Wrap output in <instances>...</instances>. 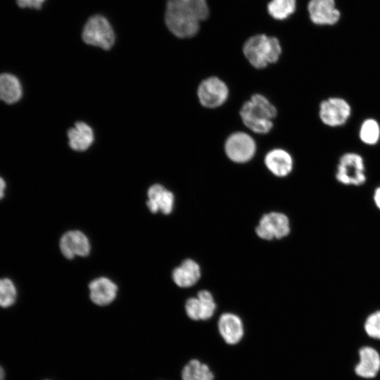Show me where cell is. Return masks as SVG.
<instances>
[{"instance_id": "13", "label": "cell", "mask_w": 380, "mask_h": 380, "mask_svg": "<svg viewBox=\"0 0 380 380\" xmlns=\"http://www.w3.org/2000/svg\"><path fill=\"white\" fill-rule=\"evenodd\" d=\"M146 205L153 213L160 211L165 215L170 214L173 208L174 195L160 184L152 185L148 190Z\"/></svg>"}, {"instance_id": "1", "label": "cell", "mask_w": 380, "mask_h": 380, "mask_svg": "<svg viewBox=\"0 0 380 380\" xmlns=\"http://www.w3.org/2000/svg\"><path fill=\"white\" fill-rule=\"evenodd\" d=\"M209 15L205 0H168L165 14L169 30L179 38L195 36Z\"/></svg>"}, {"instance_id": "2", "label": "cell", "mask_w": 380, "mask_h": 380, "mask_svg": "<svg viewBox=\"0 0 380 380\" xmlns=\"http://www.w3.org/2000/svg\"><path fill=\"white\" fill-rule=\"evenodd\" d=\"M274 106L263 95L253 94L241 108L240 116L243 124L258 134H267L273 127L277 115Z\"/></svg>"}, {"instance_id": "24", "label": "cell", "mask_w": 380, "mask_h": 380, "mask_svg": "<svg viewBox=\"0 0 380 380\" xmlns=\"http://www.w3.org/2000/svg\"><path fill=\"white\" fill-rule=\"evenodd\" d=\"M362 327L369 337L380 341V309L370 312L365 317Z\"/></svg>"}, {"instance_id": "18", "label": "cell", "mask_w": 380, "mask_h": 380, "mask_svg": "<svg viewBox=\"0 0 380 380\" xmlns=\"http://www.w3.org/2000/svg\"><path fill=\"white\" fill-rule=\"evenodd\" d=\"M70 146L75 151L87 150L93 143L92 129L85 122H77L68 132Z\"/></svg>"}, {"instance_id": "12", "label": "cell", "mask_w": 380, "mask_h": 380, "mask_svg": "<svg viewBox=\"0 0 380 380\" xmlns=\"http://www.w3.org/2000/svg\"><path fill=\"white\" fill-rule=\"evenodd\" d=\"M59 246L63 255L68 259L76 255L84 257L90 252L89 239L80 231L73 230L65 233L60 239Z\"/></svg>"}, {"instance_id": "29", "label": "cell", "mask_w": 380, "mask_h": 380, "mask_svg": "<svg viewBox=\"0 0 380 380\" xmlns=\"http://www.w3.org/2000/svg\"><path fill=\"white\" fill-rule=\"evenodd\" d=\"M6 182L4 179V178L0 176V201H1L4 198L6 194Z\"/></svg>"}, {"instance_id": "9", "label": "cell", "mask_w": 380, "mask_h": 380, "mask_svg": "<svg viewBox=\"0 0 380 380\" xmlns=\"http://www.w3.org/2000/svg\"><path fill=\"white\" fill-rule=\"evenodd\" d=\"M255 232L262 239H281L290 232L289 218L284 213L278 212L265 214L261 217Z\"/></svg>"}, {"instance_id": "11", "label": "cell", "mask_w": 380, "mask_h": 380, "mask_svg": "<svg viewBox=\"0 0 380 380\" xmlns=\"http://www.w3.org/2000/svg\"><path fill=\"white\" fill-rule=\"evenodd\" d=\"M359 360L354 367L355 374L362 379H369L380 372V353L370 346H362L358 350Z\"/></svg>"}, {"instance_id": "7", "label": "cell", "mask_w": 380, "mask_h": 380, "mask_svg": "<svg viewBox=\"0 0 380 380\" xmlns=\"http://www.w3.org/2000/svg\"><path fill=\"white\" fill-rule=\"evenodd\" d=\"M224 151L232 161L243 163L249 161L255 155L256 144L254 139L243 132L232 134L226 140Z\"/></svg>"}, {"instance_id": "15", "label": "cell", "mask_w": 380, "mask_h": 380, "mask_svg": "<svg viewBox=\"0 0 380 380\" xmlns=\"http://www.w3.org/2000/svg\"><path fill=\"white\" fill-rule=\"evenodd\" d=\"M91 301L100 306L107 305L116 297L118 287L115 283L106 277H99L89 285Z\"/></svg>"}, {"instance_id": "16", "label": "cell", "mask_w": 380, "mask_h": 380, "mask_svg": "<svg viewBox=\"0 0 380 380\" xmlns=\"http://www.w3.org/2000/svg\"><path fill=\"white\" fill-rule=\"evenodd\" d=\"M265 164L273 175L280 177L288 175L293 169L291 156L281 148L270 151L265 157Z\"/></svg>"}, {"instance_id": "26", "label": "cell", "mask_w": 380, "mask_h": 380, "mask_svg": "<svg viewBox=\"0 0 380 380\" xmlns=\"http://www.w3.org/2000/svg\"><path fill=\"white\" fill-rule=\"evenodd\" d=\"M185 310L188 317L191 319H201V310L198 298H189L185 304Z\"/></svg>"}, {"instance_id": "20", "label": "cell", "mask_w": 380, "mask_h": 380, "mask_svg": "<svg viewBox=\"0 0 380 380\" xmlns=\"http://www.w3.org/2000/svg\"><path fill=\"white\" fill-rule=\"evenodd\" d=\"M358 137L365 145L374 146L380 141V124L375 118L365 119L359 128Z\"/></svg>"}, {"instance_id": "22", "label": "cell", "mask_w": 380, "mask_h": 380, "mask_svg": "<svg viewBox=\"0 0 380 380\" xmlns=\"http://www.w3.org/2000/svg\"><path fill=\"white\" fill-rule=\"evenodd\" d=\"M18 298V289L14 281L8 277L0 278V308L13 306Z\"/></svg>"}, {"instance_id": "10", "label": "cell", "mask_w": 380, "mask_h": 380, "mask_svg": "<svg viewBox=\"0 0 380 380\" xmlns=\"http://www.w3.org/2000/svg\"><path fill=\"white\" fill-rule=\"evenodd\" d=\"M308 11L311 21L319 25H334L341 17L334 0H310Z\"/></svg>"}, {"instance_id": "17", "label": "cell", "mask_w": 380, "mask_h": 380, "mask_svg": "<svg viewBox=\"0 0 380 380\" xmlns=\"http://www.w3.org/2000/svg\"><path fill=\"white\" fill-rule=\"evenodd\" d=\"M201 270L193 260L186 259L172 272V279L179 287L187 288L194 285L200 279Z\"/></svg>"}, {"instance_id": "23", "label": "cell", "mask_w": 380, "mask_h": 380, "mask_svg": "<svg viewBox=\"0 0 380 380\" xmlns=\"http://www.w3.org/2000/svg\"><path fill=\"white\" fill-rule=\"evenodd\" d=\"M296 9V0H272L267 5L269 14L276 20H284Z\"/></svg>"}, {"instance_id": "25", "label": "cell", "mask_w": 380, "mask_h": 380, "mask_svg": "<svg viewBox=\"0 0 380 380\" xmlns=\"http://www.w3.org/2000/svg\"><path fill=\"white\" fill-rule=\"evenodd\" d=\"M197 298L200 302L201 319H210L213 315L216 308L212 294L207 290H202L198 293Z\"/></svg>"}, {"instance_id": "5", "label": "cell", "mask_w": 380, "mask_h": 380, "mask_svg": "<svg viewBox=\"0 0 380 380\" xmlns=\"http://www.w3.org/2000/svg\"><path fill=\"white\" fill-rule=\"evenodd\" d=\"M84 42L89 45L109 50L115 43V33L108 20L101 15L88 19L82 31Z\"/></svg>"}, {"instance_id": "3", "label": "cell", "mask_w": 380, "mask_h": 380, "mask_svg": "<svg viewBox=\"0 0 380 380\" xmlns=\"http://www.w3.org/2000/svg\"><path fill=\"white\" fill-rule=\"evenodd\" d=\"M243 52L251 65L261 69L279 60L281 47L276 37L260 34L251 37L246 41Z\"/></svg>"}, {"instance_id": "6", "label": "cell", "mask_w": 380, "mask_h": 380, "mask_svg": "<svg viewBox=\"0 0 380 380\" xmlns=\"http://www.w3.org/2000/svg\"><path fill=\"white\" fill-rule=\"evenodd\" d=\"M352 115L350 103L340 96H331L321 101L319 117L322 122L330 127L345 125Z\"/></svg>"}, {"instance_id": "30", "label": "cell", "mask_w": 380, "mask_h": 380, "mask_svg": "<svg viewBox=\"0 0 380 380\" xmlns=\"http://www.w3.org/2000/svg\"><path fill=\"white\" fill-rule=\"evenodd\" d=\"M5 379V372L3 367L0 365V380Z\"/></svg>"}, {"instance_id": "27", "label": "cell", "mask_w": 380, "mask_h": 380, "mask_svg": "<svg viewBox=\"0 0 380 380\" xmlns=\"http://www.w3.org/2000/svg\"><path fill=\"white\" fill-rule=\"evenodd\" d=\"M18 6L23 8L40 9L46 0H15Z\"/></svg>"}, {"instance_id": "21", "label": "cell", "mask_w": 380, "mask_h": 380, "mask_svg": "<svg viewBox=\"0 0 380 380\" xmlns=\"http://www.w3.org/2000/svg\"><path fill=\"white\" fill-rule=\"evenodd\" d=\"M182 378V380H213L214 375L207 365L194 359L183 368Z\"/></svg>"}, {"instance_id": "28", "label": "cell", "mask_w": 380, "mask_h": 380, "mask_svg": "<svg viewBox=\"0 0 380 380\" xmlns=\"http://www.w3.org/2000/svg\"><path fill=\"white\" fill-rule=\"evenodd\" d=\"M373 200L376 207L380 210V186L375 188L373 194Z\"/></svg>"}, {"instance_id": "4", "label": "cell", "mask_w": 380, "mask_h": 380, "mask_svg": "<svg viewBox=\"0 0 380 380\" xmlns=\"http://www.w3.org/2000/svg\"><path fill=\"white\" fill-rule=\"evenodd\" d=\"M334 178L343 186H361L367 181V163L362 155L350 151L342 154L335 165Z\"/></svg>"}, {"instance_id": "14", "label": "cell", "mask_w": 380, "mask_h": 380, "mask_svg": "<svg viewBox=\"0 0 380 380\" xmlns=\"http://www.w3.org/2000/svg\"><path fill=\"white\" fill-rule=\"evenodd\" d=\"M218 329L225 342L230 345L239 343L243 336V325L237 315L226 312L218 320Z\"/></svg>"}, {"instance_id": "19", "label": "cell", "mask_w": 380, "mask_h": 380, "mask_svg": "<svg viewBox=\"0 0 380 380\" xmlns=\"http://www.w3.org/2000/svg\"><path fill=\"white\" fill-rule=\"evenodd\" d=\"M23 89L19 80L13 75H0V100L8 104L14 103L22 96Z\"/></svg>"}, {"instance_id": "8", "label": "cell", "mask_w": 380, "mask_h": 380, "mask_svg": "<svg viewBox=\"0 0 380 380\" xmlns=\"http://www.w3.org/2000/svg\"><path fill=\"white\" fill-rule=\"evenodd\" d=\"M197 95L202 106L214 108L222 106L227 101L229 89L222 80L217 77H210L200 83Z\"/></svg>"}]
</instances>
